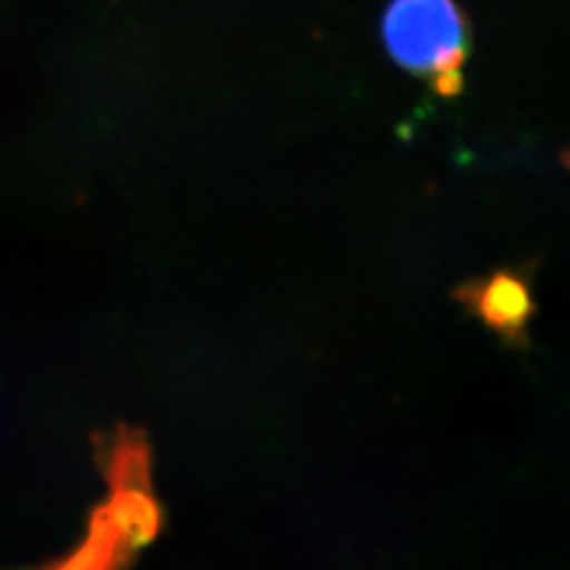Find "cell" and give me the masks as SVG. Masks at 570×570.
I'll return each mask as SVG.
<instances>
[{
  "label": "cell",
  "mask_w": 570,
  "mask_h": 570,
  "mask_svg": "<svg viewBox=\"0 0 570 570\" xmlns=\"http://www.w3.org/2000/svg\"><path fill=\"white\" fill-rule=\"evenodd\" d=\"M562 164H564V167L570 171V144L562 150Z\"/></svg>",
  "instance_id": "obj_3"
},
{
  "label": "cell",
  "mask_w": 570,
  "mask_h": 570,
  "mask_svg": "<svg viewBox=\"0 0 570 570\" xmlns=\"http://www.w3.org/2000/svg\"><path fill=\"white\" fill-rule=\"evenodd\" d=\"M381 37L391 60L438 96L461 94L471 26L456 0H389Z\"/></svg>",
  "instance_id": "obj_1"
},
{
  "label": "cell",
  "mask_w": 570,
  "mask_h": 570,
  "mask_svg": "<svg viewBox=\"0 0 570 570\" xmlns=\"http://www.w3.org/2000/svg\"><path fill=\"white\" fill-rule=\"evenodd\" d=\"M532 266H501L454 287V301L468 308L503 343L529 346V327L537 303L532 296Z\"/></svg>",
  "instance_id": "obj_2"
}]
</instances>
